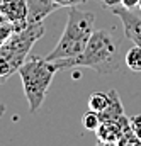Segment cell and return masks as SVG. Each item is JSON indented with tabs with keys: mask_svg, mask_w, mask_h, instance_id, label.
<instances>
[{
	"mask_svg": "<svg viewBox=\"0 0 141 146\" xmlns=\"http://www.w3.org/2000/svg\"><path fill=\"white\" fill-rule=\"evenodd\" d=\"M131 131V122L126 115L119 117V119H110V121H102L100 126L97 127L95 134L97 139L102 141H110V143H119L121 138L124 134H128Z\"/></svg>",
	"mask_w": 141,
	"mask_h": 146,
	"instance_id": "obj_5",
	"label": "cell"
},
{
	"mask_svg": "<svg viewBox=\"0 0 141 146\" xmlns=\"http://www.w3.org/2000/svg\"><path fill=\"white\" fill-rule=\"evenodd\" d=\"M117 146H141V139L133 131H129L128 134H124L121 138V141L117 143Z\"/></svg>",
	"mask_w": 141,
	"mask_h": 146,
	"instance_id": "obj_14",
	"label": "cell"
},
{
	"mask_svg": "<svg viewBox=\"0 0 141 146\" xmlns=\"http://www.w3.org/2000/svg\"><path fill=\"white\" fill-rule=\"evenodd\" d=\"M124 61H126V65H128V68H129L131 72L141 73V46H136V44H134V46L126 53Z\"/></svg>",
	"mask_w": 141,
	"mask_h": 146,
	"instance_id": "obj_10",
	"label": "cell"
},
{
	"mask_svg": "<svg viewBox=\"0 0 141 146\" xmlns=\"http://www.w3.org/2000/svg\"><path fill=\"white\" fill-rule=\"evenodd\" d=\"M2 83H3V80L0 78V85H2ZM5 110H7V107H5V104H2V102H0V119L3 117V114H5Z\"/></svg>",
	"mask_w": 141,
	"mask_h": 146,
	"instance_id": "obj_20",
	"label": "cell"
},
{
	"mask_svg": "<svg viewBox=\"0 0 141 146\" xmlns=\"http://www.w3.org/2000/svg\"><path fill=\"white\" fill-rule=\"evenodd\" d=\"M121 5H122L124 9L133 10V9H136V7L140 5V0H121Z\"/></svg>",
	"mask_w": 141,
	"mask_h": 146,
	"instance_id": "obj_17",
	"label": "cell"
},
{
	"mask_svg": "<svg viewBox=\"0 0 141 146\" xmlns=\"http://www.w3.org/2000/svg\"><path fill=\"white\" fill-rule=\"evenodd\" d=\"M14 33H15L14 24H12V22L2 14V10H0V44H3Z\"/></svg>",
	"mask_w": 141,
	"mask_h": 146,
	"instance_id": "obj_13",
	"label": "cell"
},
{
	"mask_svg": "<svg viewBox=\"0 0 141 146\" xmlns=\"http://www.w3.org/2000/svg\"><path fill=\"white\" fill-rule=\"evenodd\" d=\"M95 146H117V143H110V141H102V139H97V145Z\"/></svg>",
	"mask_w": 141,
	"mask_h": 146,
	"instance_id": "obj_19",
	"label": "cell"
},
{
	"mask_svg": "<svg viewBox=\"0 0 141 146\" xmlns=\"http://www.w3.org/2000/svg\"><path fill=\"white\" fill-rule=\"evenodd\" d=\"M55 63L58 70L90 68L100 75L117 72L121 66V41L107 29H97L82 53Z\"/></svg>",
	"mask_w": 141,
	"mask_h": 146,
	"instance_id": "obj_1",
	"label": "cell"
},
{
	"mask_svg": "<svg viewBox=\"0 0 141 146\" xmlns=\"http://www.w3.org/2000/svg\"><path fill=\"white\" fill-rule=\"evenodd\" d=\"M94 22H95V17L92 12H83L76 7H70L63 34L60 37L58 44L55 46V49H51V53L46 56V60L58 61V60L71 58L82 53L90 36L95 31Z\"/></svg>",
	"mask_w": 141,
	"mask_h": 146,
	"instance_id": "obj_2",
	"label": "cell"
},
{
	"mask_svg": "<svg viewBox=\"0 0 141 146\" xmlns=\"http://www.w3.org/2000/svg\"><path fill=\"white\" fill-rule=\"evenodd\" d=\"M109 104L102 112H99L100 115V121H110V119H119L122 115H126L124 112V106H122V100L117 94V90H109Z\"/></svg>",
	"mask_w": 141,
	"mask_h": 146,
	"instance_id": "obj_9",
	"label": "cell"
},
{
	"mask_svg": "<svg viewBox=\"0 0 141 146\" xmlns=\"http://www.w3.org/2000/svg\"><path fill=\"white\" fill-rule=\"evenodd\" d=\"M138 7H140V10H141V0H140V5H138Z\"/></svg>",
	"mask_w": 141,
	"mask_h": 146,
	"instance_id": "obj_21",
	"label": "cell"
},
{
	"mask_svg": "<svg viewBox=\"0 0 141 146\" xmlns=\"http://www.w3.org/2000/svg\"><path fill=\"white\" fill-rule=\"evenodd\" d=\"M44 36L43 22H29L22 31H15L3 44H0V78L7 82L26 63L33 46Z\"/></svg>",
	"mask_w": 141,
	"mask_h": 146,
	"instance_id": "obj_3",
	"label": "cell"
},
{
	"mask_svg": "<svg viewBox=\"0 0 141 146\" xmlns=\"http://www.w3.org/2000/svg\"><path fill=\"white\" fill-rule=\"evenodd\" d=\"M60 5L55 0H27V19L29 22H43Z\"/></svg>",
	"mask_w": 141,
	"mask_h": 146,
	"instance_id": "obj_8",
	"label": "cell"
},
{
	"mask_svg": "<svg viewBox=\"0 0 141 146\" xmlns=\"http://www.w3.org/2000/svg\"><path fill=\"white\" fill-rule=\"evenodd\" d=\"M0 10L14 24L15 31L27 27V0H0Z\"/></svg>",
	"mask_w": 141,
	"mask_h": 146,
	"instance_id": "obj_6",
	"label": "cell"
},
{
	"mask_svg": "<svg viewBox=\"0 0 141 146\" xmlns=\"http://www.w3.org/2000/svg\"><path fill=\"white\" fill-rule=\"evenodd\" d=\"M129 122H131V131H133V133L141 139V114L134 115V117H131Z\"/></svg>",
	"mask_w": 141,
	"mask_h": 146,
	"instance_id": "obj_15",
	"label": "cell"
},
{
	"mask_svg": "<svg viewBox=\"0 0 141 146\" xmlns=\"http://www.w3.org/2000/svg\"><path fill=\"white\" fill-rule=\"evenodd\" d=\"M56 72H60L56 63L46 58H41V56H31L19 68L17 73L21 76L24 95L27 99L31 112H36L44 104V99L48 95L49 85Z\"/></svg>",
	"mask_w": 141,
	"mask_h": 146,
	"instance_id": "obj_4",
	"label": "cell"
},
{
	"mask_svg": "<svg viewBox=\"0 0 141 146\" xmlns=\"http://www.w3.org/2000/svg\"><path fill=\"white\" fill-rule=\"evenodd\" d=\"M107 104H109V94L94 92V94H90V97H88V109H92V110L102 112V110L107 107Z\"/></svg>",
	"mask_w": 141,
	"mask_h": 146,
	"instance_id": "obj_11",
	"label": "cell"
},
{
	"mask_svg": "<svg viewBox=\"0 0 141 146\" xmlns=\"http://www.w3.org/2000/svg\"><path fill=\"white\" fill-rule=\"evenodd\" d=\"M100 115H99V112L97 110H92L88 109L83 115H82V126H83V129H87V131H97V127L100 126Z\"/></svg>",
	"mask_w": 141,
	"mask_h": 146,
	"instance_id": "obj_12",
	"label": "cell"
},
{
	"mask_svg": "<svg viewBox=\"0 0 141 146\" xmlns=\"http://www.w3.org/2000/svg\"><path fill=\"white\" fill-rule=\"evenodd\" d=\"M104 7H107L109 10L110 9H114V7H117V5H121V0H99Z\"/></svg>",
	"mask_w": 141,
	"mask_h": 146,
	"instance_id": "obj_18",
	"label": "cell"
},
{
	"mask_svg": "<svg viewBox=\"0 0 141 146\" xmlns=\"http://www.w3.org/2000/svg\"><path fill=\"white\" fill-rule=\"evenodd\" d=\"M114 15H117L122 22V27H124V34L129 41H133L136 46H141V17L138 14L131 12L129 9H110Z\"/></svg>",
	"mask_w": 141,
	"mask_h": 146,
	"instance_id": "obj_7",
	"label": "cell"
},
{
	"mask_svg": "<svg viewBox=\"0 0 141 146\" xmlns=\"http://www.w3.org/2000/svg\"><path fill=\"white\" fill-rule=\"evenodd\" d=\"M60 7H78L80 3H85L87 0H55Z\"/></svg>",
	"mask_w": 141,
	"mask_h": 146,
	"instance_id": "obj_16",
	"label": "cell"
}]
</instances>
